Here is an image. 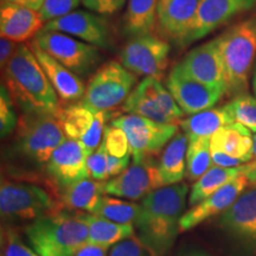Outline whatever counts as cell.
I'll return each mask as SVG.
<instances>
[{
	"label": "cell",
	"mask_w": 256,
	"mask_h": 256,
	"mask_svg": "<svg viewBox=\"0 0 256 256\" xmlns=\"http://www.w3.org/2000/svg\"><path fill=\"white\" fill-rule=\"evenodd\" d=\"M31 44L52 56L78 76L94 72L101 60L98 48L57 31L40 30Z\"/></svg>",
	"instance_id": "9"
},
{
	"label": "cell",
	"mask_w": 256,
	"mask_h": 256,
	"mask_svg": "<svg viewBox=\"0 0 256 256\" xmlns=\"http://www.w3.org/2000/svg\"><path fill=\"white\" fill-rule=\"evenodd\" d=\"M126 133L133 162L154 156L178 133L177 124H165L136 114H127L112 121Z\"/></svg>",
	"instance_id": "10"
},
{
	"label": "cell",
	"mask_w": 256,
	"mask_h": 256,
	"mask_svg": "<svg viewBox=\"0 0 256 256\" xmlns=\"http://www.w3.org/2000/svg\"><path fill=\"white\" fill-rule=\"evenodd\" d=\"M30 46L57 95L63 101L72 102L83 98L87 87H86L84 82L80 78V76L66 68L63 64H60L58 60L38 46L34 44H30Z\"/></svg>",
	"instance_id": "21"
},
{
	"label": "cell",
	"mask_w": 256,
	"mask_h": 256,
	"mask_svg": "<svg viewBox=\"0 0 256 256\" xmlns=\"http://www.w3.org/2000/svg\"><path fill=\"white\" fill-rule=\"evenodd\" d=\"M234 121L247 127L252 133H256V98L248 94L235 96L228 104Z\"/></svg>",
	"instance_id": "33"
},
{
	"label": "cell",
	"mask_w": 256,
	"mask_h": 256,
	"mask_svg": "<svg viewBox=\"0 0 256 256\" xmlns=\"http://www.w3.org/2000/svg\"><path fill=\"white\" fill-rule=\"evenodd\" d=\"M248 168L247 165H241L238 168H220V166H211L198 180L194 182L190 190L188 204L191 206L200 203L218 188L228 184L232 179L240 177L246 174Z\"/></svg>",
	"instance_id": "28"
},
{
	"label": "cell",
	"mask_w": 256,
	"mask_h": 256,
	"mask_svg": "<svg viewBox=\"0 0 256 256\" xmlns=\"http://www.w3.org/2000/svg\"><path fill=\"white\" fill-rule=\"evenodd\" d=\"M159 0H128L124 28L128 36L136 37L153 32L158 20Z\"/></svg>",
	"instance_id": "29"
},
{
	"label": "cell",
	"mask_w": 256,
	"mask_h": 256,
	"mask_svg": "<svg viewBox=\"0 0 256 256\" xmlns=\"http://www.w3.org/2000/svg\"><path fill=\"white\" fill-rule=\"evenodd\" d=\"M248 184L247 177L244 174L240 176L214 192L200 203L192 206L180 218V222H179L180 232H188L210 217L226 212L246 191Z\"/></svg>",
	"instance_id": "19"
},
{
	"label": "cell",
	"mask_w": 256,
	"mask_h": 256,
	"mask_svg": "<svg viewBox=\"0 0 256 256\" xmlns=\"http://www.w3.org/2000/svg\"><path fill=\"white\" fill-rule=\"evenodd\" d=\"M244 176L247 177L249 184L256 186V162H249L248 168H247V171H246Z\"/></svg>",
	"instance_id": "48"
},
{
	"label": "cell",
	"mask_w": 256,
	"mask_h": 256,
	"mask_svg": "<svg viewBox=\"0 0 256 256\" xmlns=\"http://www.w3.org/2000/svg\"><path fill=\"white\" fill-rule=\"evenodd\" d=\"M107 247L96 246L92 243H86L80 250L76 252L75 256H107Z\"/></svg>",
	"instance_id": "45"
},
{
	"label": "cell",
	"mask_w": 256,
	"mask_h": 256,
	"mask_svg": "<svg viewBox=\"0 0 256 256\" xmlns=\"http://www.w3.org/2000/svg\"><path fill=\"white\" fill-rule=\"evenodd\" d=\"M179 64L192 78L210 87L222 89L226 94V70L218 37L192 49Z\"/></svg>",
	"instance_id": "15"
},
{
	"label": "cell",
	"mask_w": 256,
	"mask_h": 256,
	"mask_svg": "<svg viewBox=\"0 0 256 256\" xmlns=\"http://www.w3.org/2000/svg\"><path fill=\"white\" fill-rule=\"evenodd\" d=\"M211 150H217L244 164L252 159V136L247 127L232 122L220 128L210 139Z\"/></svg>",
	"instance_id": "23"
},
{
	"label": "cell",
	"mask_w": 256,
	"mask_h": 256,
	"mask_svg": "<svg viewBox=\"0 0 256 256\" xmlns=\"http://www.w3.org/2000/svg\"><path fill=\"white\" fill-rule=\"evenodd\" d=\"M211 159H212V164L220 168H238L243 164L241 160L232 158L217 150H211Z\"/></svg>",
	"instance_id": "44"
},
{
	"label": "cell",
	"mask_w": 256,
	"mask_h": 256,
	"mask_svg": "<svg viewBox=\"0 0 256 256\" xmlns=\"http://www.w3.org/2000/svg\"><path fill=\"white\" fill-rule=\"evenodd\" d=\"M218 40L226 70V94H247L256 58V14L230 26Z\"/></svg>",
	"instance_id": "4"
},
{
	"label": "cell",
	"mask_w": 256,
	"mask_h": 256,
	"mask_svg": "<svg viewBox=\"0 0 256 256\" xmlns=\"http://www.w3.org/2000/svg\"><path fill=\"white\" fill-rule=\"evenodd\" d=\"M25 235L40 256H75L88 243L89 230L76 215L57 211L28 224Z\"/></svg>",
	"instance_id": "3"
},
{
	"label": "cell",
	"mask_w": 256,
	"mask_h": 256,
	"mask_svg": "<svg viewBox=\"0 0 256 256\" xmlns=\"http://www.w3.org/2000/svg\"><path fill=\"white\" fill-rule=\"evenodd\" d=\"M136 84V75L122 63L110 60L92 76L81 102L95 112H110L126 101Z\"/></svg>",
	"instance_id": "7"
},
{
	"label": "cell",
	"mask_w": 256,
	"mask_h": 256,
	"mask_svg": "<svg viewBox=\"0 0 256 256\" xmlns=\"http://www.w3.org/2000/svg\"><path fill=\"white\" fill-rule=\"evenodd\" d=\"M44 0H2V4H14L18 6H24V8L34 10V11H40L43 6Z\"/></svg>",
	"instance_id": "46"
},
{
	"label": "cell",
	"mask_w": 256,
	"mask_h": 256,
	"mask_svg": "<svg viewBox=\"0 0 256 256\" xmlns=\"http://www.w3.org/2000/svg\"><path fill=\"white\" fill-rule=\"evenodd\" d=\"M235 122L228 104L223 107H214L191 115L182 120L180 127L188 140L197 138H211L220 128Z\"/></svg>",
	"instance_id": "25"
},
{
	"label": "cell",
	"mask_w": 256,
	"mask_h": 256,
	"mask_svg": "<svg viewBox=\"0 0 256 256\" xmlns=\"http://www.w3.org/2000/svg\"><path fill=\"white\" fill-rule=\"evenodd\" d=\"M188 192L186 184H174L160 188L142 200L134 228L138 238L153 256H165L174 247L180 232L179 222L185 214Z\"/></svg>",
	"instance_id": "1"
},
{
	"label": "cell",
	"mask_w": 256,
	"mask_h": 256,
	"mask_svg": "<svg viewBox=\"0 0 256 256\" xmlns=\"http://www.w3.org/2000/svg\"><path fill=\"white\" fill-rule=\"evenodd\" d=\"M130 156H132V153L124 156V158H118V156L108 154V174H110V177H116V176L122 174L130 165Z\"/></svg>",
	"instance_id": "42"
},
{
	"label": "cell",
	"mask_w": 256,
	"mask_h": 256,
	"mask_svg": "<svg viewBox=\"0 0 256 256\" xmlns=\"http://www.w3.org/2000/svg\"><path fill=\"white\" fill-rule=\"evenodd\" d=\"M171 46L154 34L132 37L121 51V63L136 76L159 78L168 64Z\"/></svg>",
	"instance_id": "11"
},
{
	"label": "cell",
	"mask_w": 256,
	"mask_h": 256,
	"mask_svg": "<svg viewBox=\"0 0 256 256\" xmlns=\"http://www.w3.org/2000/svg\"><path fill=\"white\" fill-rule=\"evenodd\" d=\"M43 18L34 10L14 4H2L0 8V34L2 37L16 42L34 38L43 30Z\"/></svg>",
	"instance_id": "20"
},
{
	"label": "cell",
	"mask_w": 256,
	"mask_h": 256,
	"mask_svg": "<svg viewBox=\"0 0 256 256\" xmlns=\"http://www.w3.org/2000/svg\"><path fill=\"white\" fill-rule=\"evenodd\" d=\"M126 0H82L84 8L98 14H113L122 8Z\"/></svg>",
	"instance_id": "41"
},
{
	"label": "cell",
	"mask_w": 256,
	"mask_h": 256,
	"mask_svg": "<svg viewBox=\"0 0 256 256\" xmlns=\"http://www.w3.org/2000/svg\"><path fill=\"white\" fill-rule=\"evenodd\" d=\"M96 116V112L88 108L82 102L70 104L60 110L58 118L66 136L74 140H80L90 130Z\"/></svg>",
	"instance_id": "30"
},
{
	"label": "cell",
	"mask_w": 256,
	"mask_h": 256,
	"mask_svg": "<svg viewBox=\"0 0 256 256\" xmlns=\"http://www.w3.org/2000/svg\"><path fill=\"white\" fill-rule=\"evenodd\" d=\"M60 204L37 185L2 180L0 214L6 222H34L58 211Z\"/></svg>",
	"instance_id": "6"
},
{
	"label": "cell",
	"mask_w": 256,
	"mask_h": 256,
	"mask_svg": "<svg viewBox=\"0 0 256 256\" xmlns=\"http://www.w3.org/2000/svg\"><path fill=\"white\" fill-rule=\"evenodd\" d=\"M252 92H254V95L256 98V66L254 70V75H252Z\"/></svg>",
	"instance_id": "49"
},
{
	"label": "cell",
	"mask_w": 256,
	"mask_h": 256,
	"mask_svg": "<svg viewBox=\"0 0 256 256\" xmlns=\"http://www.w3.org/2000/svg\"><path fill=\"white\" fill-rule=\"evenodd\" d=\"M122 110L165 124H176L184 116L168 87L156 78H144L124 102Z\"/></svg>",
	"instance_id": "8"
},
{
	"label": "cell",
	"mask_w": 256,
	"mask_h": 256,
	"mask_svg": "<svg viewBox=\"0 0 256 256\" xmlns=\"http://www.w3.org/2000/svg\"><path fill=\"white\" fill-rule=\"evenodd\" d=\"M140 212V204L110 196H104L92 214L120 224H134Z\"/></svg>",
	"instance_id": "32"
},
{
	"label": "cell",
	"mask_w": 256,
	"mask_h": 256,
	"mask_svg": "<svg viewBox=\"0 0 256 256\" xmlns=\"http://www.w3.org/2000/svg\"><path fill=\"white\" fill-rule=\"evenodd\" d=\"M220 226L240 244L256 248V188L243 192L220 215Z\"/></svg>",
	"instance_id": "18"
},
{
	"label": "cell",
	"mask_w": 256,
	"mask_h": 256,
	"mask_svg": "<svg viewBox=\"0 0 256 256\" xmlns=\"http://www.w3.org/2000/svg\"><path fill=\"white\" fill-rule=\"evenodd\" d=\"M76 216L87 224L89 230L88 243L92 244L110 248L134 235V224L115 223L89 212H78Z\"/></svg>",
	"instance_id": "26"
},
{
	"label": "cell",
	"mask_w": 256,
	"mask_h": 256,
	"mask_svg": "<svg viewBox=\"0 0 256 256\" xmlns=\"http://www.w3.org/2000/svg\"><path fill=\"white\" fill-rule=\"evenodd\" d=\"M211 138H197L188 140L186 153V172L188 180H198L212 164L211 159Z\"/></svg>",
	"instance_id": "31"
},
{
	"label": "cell",
	"mask_w": 256,
	"mask_h": 256,
	"mask_svg": "<svg viewBox=\"0 0 256 256\" xmlns=\"http://www.w3.org/2000/svg\"><path fill=\"white\" fill-rule=\"evenodd\" d=\"M87 159L88 154L82 144L78 140L66 138L46 162V172L63 190L82 179L89 178Z\"/></svg>",
	"instance_id": "16"
},
{
	"label": "cell",
	"mask_w": 256,
	"mask_h": 256,
	"mask_svg": "<svg viewBox=\"0 0 256 256\" xmlns=\"http://www.w3.org/2000/svg\"><path fill=\"white\" fill-rule=\"evenodd\" d=\"M43 28L69 34L96 48L107 49L110 46L107 23L88 11H74L64 17L48 22Z\"/></svg>",
	"instance_id": "17"
},
{
	"label": "cell",
	"mask_w": 256,
	"mask_h": 256,
	"mask_svg": "<svg viewBox=\"0 0 256 256\" xmlns=\"http://www.w3.org/2000/svg\"><path fill=\"white\" fill-rule=\"evenodd\" d=\"M188 139L184 133H177L170 140L158 162L164 186L180 183L186 172Z\"/></svg>",
	"instance_id": "24"
},
{
	"label": "cell",
	"mask_w": 256,
	"mask_h": 256,
	"mask_svg": "<svg viewBox=\"0 0 256 256\" xmlns=\"http://www.w3.org/2000/svg\"><path fill=\"white\" fill-rule=\"evenodd\" d=\"M2 256H40L34 249L22 242L14 230L2 234Z\"/></svg>",
	"instance_id": "39"
},
{
	"label": "cell",
	"mask_w": 256,
	"mask_h": 256,
	"mask_svg": "<svg viewBox=\"0 0 256 256\" xmlns=\"http://www.w3.org/2000/svg\"><path fill=\"white\" fill-rule=\"evenodd\" d=\"M256 10V0H200L196 14L179 46L206 37L238 16Z\"/></svg>",
	"instance_id": "12"
},
{
	"label": "cell",
	"mask_w": 256,
	"mask_h": 256,
	"mask_svg": "<svg viewBox=\"0 0 256 256\" xmlns=\"http://www.w3.org/2000/svg\"><path fill=\"white\" fill-rule=\"evenodd\" d=\"M82 0H44L40 14L44 22L64 17L78 8Z\"/></svg>",
	"instance_id": "37"
},
{
	"label": "cell",
	"mask_w": 256,
	"mask_h": 256,
	"mask_svg": "<svg viewBox=\"0 0 256 256\" xmlns=\"http://www.w3.org/2000/svg\"><path fill=\"white\" fill-rule=\"evenodd\" d=\"M252 156H254V158H256V133L252 136Z\"/></svg>",
	"instance_id": "50"
},
{
	"label": "cell",
	"mask_w": 256,
	"mask_h": 256,
	"mask_svg": "<svg viewBox=\"0 0 256 256\" xmlns=\"http://www.w3.org/2000/svg\"><path fill=\"white\" fill-rule=\"evenodd\" d=\"M164 188L158 162L154 156L133 162V164L110 182H106L104 194L126 200H142L151 192Z\"/></svg>",
	"instance_id": "13"
},
{
	"label": "cell",
	"mask_w": 256,
	"mask_h": 256,
	"mask_svg": "<svg viewBox=\"0 0 256 256\" xmlns=\"http://www.w3.org/2000/svg\"><path fill=\"white\" fill-rule=\"evenodd\" d=\"M153 254L139 238L130 236L110 247L108 256H152Z\"/></svg>",
	"instance_id": "40"
},
{
	"label": "cell",
	"mask_w": 256,
	"mask_h": 256,
	"mask_svg": "<svg viewBox=\"0 0 256 256\" xmlns=\"http://www.w3.org/2000/svg\"><path fill=\"white\" fill-rule=\"evenodd\" d=\"M102 142H104L108 154L118 156V158H124V156L130 154L128 138L120 127L114 126L112 124L110 126H106Z\"/></svg>",
	"instance_id": "35"
},
{
	"label": "cell",
	"mask_w": 256,
	"mask_h": 256,
	"mask_svg": "<svg viewBox=\"0 0 256 256\" xmlns=\"http://www.w3.org/2000/svg\"><path fill=\"white\" fill-rule=\"evenodd\" d=\"M18 116L14 110V101L5 84L0 88V136L6 138L18 127Z\"/></svg>",
	"instance_id": "34"
},
{
	"label": "cell",
	"mask_w": 256,
	"mask_h": 256,
	"mask_svg": "<svg viewBox=\"0 0 256 256\" xmlns=\"http://www.w3.org/2000/svg\"><path fill=\"white\" fill-rule=\"evenodd\" d=\"M110 112H96L95 120L92 124L90 130L78 140L82 144V146L84 147L88 156L94 153L98 148V146L101 145L102 140H104L106 122L110 120Z\"/></svg>",
	"instance_id": "36"
},
{
	"label": "cell",
	"mask_w": 256,
	"mask_h": 256,
	"mask_svg": "<svg viewBox=\"0 0 256 256\" xmlns=\"http://www.w3.org/2000/svg\"><path fill=\"white\" fill-rule=\"evenodd\" d=\"M106 182L95 179H82L70 186L63 188L62 203L72 210L87 211L92 214L100 203L104 194Z\"/></svg>",
	"instance_id": "27"
},
{
	"label": "cell",
	"mask_w": 256,
	"mask_h": 256,
	"mask_svg": "<svg viewBox=\"0 0 256 256\" xmlns=\"http://www.w3.org/2000/svg\"><path fill=\"white\" fill-rule=\"evenodd\" d=\"M166 87L184 114L194 115L214 108L226 92L210 87L188 76L177 64L166 78Z\"/></svg>",
	"instance_id": "14"
},
{
	"label": "cell",
	"mask_w": 256,
	"mask_h": 256,
	"mask_svg": "<svg viewBox=\"0 0 256 256\" xmlns=\"http://www.w3.org/2000/svg\"><path fill=\"white\" fill-rule=\"evenodd\" d=\"M87 166L89 177H92V179L104 182L110 178V174H108V152L106 150L104 142H101V145L94 153L88 156Z\"/></svg>",
	"instance_id": "38"
},
{
	"label": "cell",
	"mask_w": 256,
	"mask_h": 256,
	"mask_svg": "<svg viewBox=\"0 0 256 256\" xmlns=\"http://www.w3.org/2000/svg\"><path fill=\"white\" fill-rule=\"evenodd\" d=\"M17 48L18 43H16V42L11 40H8L5 37H2V40H0V66H2V69L5 68L8 60L14 55Z\"/></svg>",
	"instance_id": "43"
},
{
	"label": "cell",
	"mask_w": 256,
	"mask_h": 256,
	"mask_svg": "<svg viewBox=\"0 0 256 256\" xmlns=\"http://www.w3.org/2000/svg\"><path fill=\"white\" fill-rule=\"evenodd\" d=\"M5 87L24 114H58V95L31 46L19 44L5 66Z\"/></svg>",
	"instance_id": "2"
},
{
	"label": "cell",
	"mask_w": 256,
	"mask_h": 256,
	"mask_svg": "<svg viewBox=\"0 0 256 256\" xmlns=\"http://www.w3.org/2000/svg\"><path fill=\"white\" fill-rule=\"evenodd\" d=\"M177 256H212V255H210L209 252H206V250H202V249L188 248V249H184V250L179 252Z\"/></svg>",
	"instance_id": "47"
},
{
	"label": "cell",
	"mask_w": 256,
	"mask_h": 256,
	"mask_svg": "<svg viewBox=\"0 0 256 256\" xmlns=\"http://www.w3.org/2000/svg\"><path fill=\"white\" fill-rule=\"evenodd\" d=\"M200 4V0H159L158 24L162 34L180 44Z\"/></svg>",
	"instance_id": "22"
},
{
	"label": "cell",
	"mask_w": 256,
	"mask_h": 256,
	"mask_svg": "<svg viewBox=\"0 0 256 256\" xmlns=\"http://www.w3.org/2000/svg\"><path fill=\"white\" fill-rule=\"evenodd\" d=\"M17 128V151L37 165H46L55 150L68 138L58 114H23Z\"/></svg>",
	"instance_id": "5"
}]
</instances>
